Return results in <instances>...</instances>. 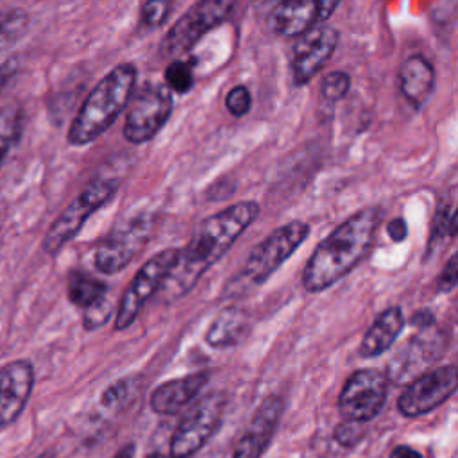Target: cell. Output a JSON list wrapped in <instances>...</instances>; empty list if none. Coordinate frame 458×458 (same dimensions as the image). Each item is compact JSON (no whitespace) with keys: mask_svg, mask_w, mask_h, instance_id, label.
<instances>
[{"mask_svg":"<svg viewBox=\"0 0 458 458\" xmlns=\"http://www.w3.org/2000/svg\"><path fill=\"white\" fill-rule=\"evenodd\" d=\"M193 63V59L184 55L170 61V64L165 68V86L179 95L188 93L195 84Z\"/></svg>","mask_w":458,"mask_h":458,"instance_id":"24","label":"cell"},{"mask_svg":"<svg viewBox=\"0 0 458 458\" xmlns=\"http://www.w3.org/2000/svg\"><path fill=\"white\" fill-rule=\"evenodd\" d=\"M111 315H113V304L107 297H102L100 301L84 308L82 326L86 331H95L100 326H104L111 318Z\"/></svg>","mask_w":458,"mask_h":458,"instance_id":"29","label":"cell"},{"mask_svg":"<svg viewBox=\"0 0 458 458\" xmlns=\"http://www.w3.org/2000/svg\"><path fill=\"white\" fill-rule=\"evenodd\" d=\"M381 222V209L363 208L338 224L311 252L302 270V286L320 293L344 279L370 252Z\"/></svg>","mask_w":458,"mask_h":458,"instance_id":"2","label":"cell"},{"mask_svg":"<svg viewBox=\"0 0 458 458\" xmlns=\"http://www.w3.org/2000/svg\"><path fill=\"white\" fill-rule=\"evenodd\" d=\"M458 386L456 365H444L413 377L397 399V410L404 417H420L445 403Z\"/></svg>","mask_w":458,"mask_h":458,"instance_id":"12","label":"cell"},{"mask_svg":"<svg viewBox=\"0 0 458 458\" xmlns=\"http://www.w3.org/2000/svg\"><path fill=\"white\" fill-rule=\"evenodd\" d=\"M386 233L392 238V242L401 243L406 240L408 236V224L403 216H394L388 224H386Z\"/></svg>","mask_w":458,"mask_h":458,"instance_id":"34","label":"cell"},{"mask_svg":"<svg viewBox=\"0 0 458 458\" xmlns=\"http://www.w3.org/2000/svg\"><path fill=\"white\" fill-rule=\"evenodd\" d=\"M399 89L411 107H422L435 89V68L420 54H413L399 66Z\"/></svg>","mask_w":458,"mask_h":458,"instance_id":"19","label":"cell"},{"mask_svg":"<svg viewBox=\"0 0 458 458\" xmlns=\"http://www.w3.org/2000/svg\"><path fill=\"white\" fill-rule=\"evenodd\" d=\"M388 379L377 369H360L344 383L338 395V411L347 420L369 422L385 406Z\"/></svg>","mask_w":458,"mask_h":458,"instance_id":"11","label":"cell"},{"mask_svg":"<svg viewBox=\"0 0 458 458\" xmlns=\"http://www.w3.org/2000/svg\"><path fill=\"white\" fill-rule=\"evenodd\" d=\"M23 129V111L18 104L0 109V168L11 148L18 143Z\"/></svg>","mask_w":458,"mask_h":458,"instance_id":"23","label":"cell"},{"mask_svg":"<svg viewBox=\"0 0 458 458\" xmlns=\"http://www.w3.org/2000/svg\"><path fill=\"white\" fill-rule=\"evenodd\" d=\"M20 64L16 57H9L7 61L0 63V93L5 89V86L11 82V79L16 75Z\"/></svg>","mask_w":458,"mask_h":458,"instance_id":"35","label":"cell"},{"mask_svg":"<svg viewBox=\"0 0 458 458\" xmlns=\"http://www.w3.org/2000/svg\"><path fill=\"white\" fill-rule=\"evenodd\" d=\"M179 258V249L170 247L165 249L152 258H148L143 267L136 272L129 286L125 288L120 306L114 318V329L123 331L127 329L140 315L141 308L147 304V301L159 292L165 277L168 276L170 268L175 265Z\"/></svg>","mask_w":458,"mask_h":458,"instance_id":"10","label":"cell"},{"mask_svg":"<svg viewBox=\"0 0 458 458\" xmlns=\"http://www.w3.org/2000/svg\"><path fill=\"white\" fill-rule=\"evenodd\" d=\"M411 326H417L419 329H429L435 324V317L429 310H420L417 313H413V317L410 318Z\"/></svg>","mask_w":458,"mask_h":458,"instance_id":"37","label":"cell"},{"mask_svg":"<svg viewBox=\"0 0 458 458\" xmlns=\"http://www.w3.org/2000/svg\"><path fill=\"white\" fill-rule=\"evenodd\" d=\"M34 386V369L27 360H14L0 369V428L14 422L27 406Z\"/></svg>","mask_w":458,"mask_h":458,"instance_id":"15","label":"cell"},{"mask_svg":"<svg viewBox=\"0 0 458 458\" xmlns=\"http://www.w3.org/2000/svg\"><path fill=\"white\" fill-rule=\"evenodd\" d=\"M342 0H317V7H318V23H326L331 14L336 11L338 4Z\"/></svg>","mask_w":458,"mask_h":458,"instance_id":"36","label":"cell"},{"mask_svg":"<svg viewBox=\"0 0 458 458\" xmlns=\"http://www.w3.org/2000/svg\"><path fill=\"white\" fill-rule=\"evenodd\" d=\"M29 25V16L21 9L0 11V52L20 39Z\"/></svg>","mask_w":458,"mask_h":458,"instance_id":"26","label":"cell"},{"mask_svg":"<svg viewBox=\"0 0 458 458\" xmlns=\"http://www.w3.org/2000/svg\"><path fill=\"white\" fill-rule=\"evenodd\" d=\"M249 329V317L243 310L225 308L211 320L206 331V342L215 349L234 347L247 336Z\"/></svg>","mask_w":458,"mask_h":458,"instance_id":"21","label":"cell"},{"mask_svg":"<svg viewBox=\"0 0 458 458\" xmlns=\"http://www.w3.org/2000/svg\"><path fill=\"white\" fill-rule=\"evenodd\" d=\"M236 0H199L166 32L161 54L182 57L204 34L218 27L233 13Z\"/></svg>","mask_w":458,"mask_h":458,"instance_id":"9","label":"cell"},{"mask_svg":"<svg viewBox=\"0 0 458 458\" xmlns=\"http://www.w3.org/2000/svg\"><path fill=\"white\" fill-rule=\"evenodd\" d=\"M147 458H166V456H163V454H159V453H154V454H148Z\"/></svg>","mask_w":458,"mask_h":458,"instance_id":"41","label":"cell"},{"mask_svg":"<svg viewBox=\"0 0 458 458\" xmlns=\"http://www.w3.org/2000/svg\"><path fill=\"white\" fill-rule=\"evenodd\" d=\"M227 397L224 392H211L197 401L179 420L170 438V458H191L218 431Z\"/></svg>","mask_w":458,"mask_h":458,"instance_id":"6","label":"cell"},{"mask_svg":"<svg viewBox=\"0 0 458 458\" xmlns=\"http://www.w3.org/2000/svg\"><path fill=\"white\" fill-rule=\"evenodd\" d=\"M390 458H422V454L419 451H415L410 445H397L392 453Z\"/></svg>","mask_w":458,"mask_h":458,"instance_id":"38","label":"cell"},{"mask_svg":"<svg viewBox=\"0 0 458 458\" xmlns=\"http://www.w3.org/2000/svg\"><path fill=\"white\" fill-rule=\"evenodd\" d=\"M456 234V213H454V208L449 206V204H444L440 206L437 216H435V224H433V231H431V236H429V242H428V249H426V258L429 254H433L438 245H442V242L445 238H454Z\"/></svg>","mask_w":458,"mask_h":458,"instance_id":"25","label":"cell"},{"mask_svg":"<svg viewBox=\"0 0 458 458\" xmlns=\"http://www.w3.org/2000/svg\"><path fill=\"white\" fill-rule=\"evenodd\" d=\"M310 225L302 220H292L274 229L249 254L242 268L245 284H263L308 238Z\"/></svg>","mask_w":458,"mask_h":458,"instance_id":"5","label":"cell"},{"mask_svg":"<svg viewBox=\"0 0 458 458\" xmlns=\"http://www.w3.org/2000/svg\"><path fill=\"white\" fill-rule=\"evenodd\" d=\"M156 227L150 213H140L113 229L95 250V267L98 272L111 276L122 272L148 243Z\"/></svg>","mask_w":458,"mask_h":458,"instance_id":"7","label":"cell"},{"mask_svg":"<svg viewBox=\"0 0 458 458\" xmlns=\"http://www.w3.org/2000/svg\"><path fill=\"white\" fill-rule=\"evenodd\" d=\"M404 326L403 310L399 306L386 308L377 315V318L370 324L367 329L361 345L358 349L361 358H376L383 354L386 349L392 347V344L397 340Z\"/></svg>","mask_w":458,"mask_h":458,"instance_id":"20","label":"cell"},{"mask_svg":"<svg viewBox=\"0 0 458 458\" xmlns=\"http://www.w3.org/2000/svg\"><path fill=\"white\" fill-rule=\"evenodd\" d=\"M283 0H254V7H256V11H259L265 16L272 7H276Z\"/></svg>","mask_w":458,"mask_h":458,"instance_id":"39","label":"cell"},{"mask_svg":"<svg viewBox=\"0 0 458 458\" xmlns=\"http://www.w3.org/2000/svg\"><path fill=\"white\" fill-rule=\"evenodd\" d=\"M284 403L279 395H268L256 410L247 431L238 438L233 458H261L274 438Z\"/></svg>","mask_w":458,"mask_h":458,"instance_id":"16","label":"cell"},{"mask_svg":"<svg viewBox=\"0 0 458 458\" xmlns=\"http://www.w3.org/2000/svg\"><path fill=\"white\" fill-rule=\"evenodd\" d=\"M351 89V77L349 73L342 72V70H335V72H329L322 82H320V93H322V98L331 102V104H336L340 102L342 98H345V95L349 93Z\"/></svg>","mask_w":458,"mask_h":458,"instance_id":"27","label":"cell"},{"mask_svg":"<svg viewBox=\"0 0 458 458\" xmlns=\"http://www.w3.org/2000/svg\"><path fill=\"white\" fill-rule=\"evenodd\" d=\"M224 104H225V109L229 111V114H233L234 118H242L250 111L252 95L247 89V86L238 84L227 91Z\"/></svg>","mask_w":458,"mask_h":458,"instance_id":"30","label":"cell"},{"mask_svg":"<svg viewBox=\"0 0 458 458\" xmlns=\"http://www.w3.org/2000/svg\"><path fill=\"white\" fill-rule=\"evenodd\" d=\"M118 191L116 177H95L61 211L43 238V250L55 256L70 240L77 236L86 220L104 208Z\"/></svg>","mask_w":458,"mask_h":458,"instance_id":"4","label":"cell"},{"mask_svg":"<svg viewBox=\"0 0 458 458\" xmlns=\"http://www.w3.org/2000/svg\"><path fill=\"white\" fill-rule=\"evenodd\" d=\"M66 292H68L70 302L73 306L84 310V308L91 306L93 302L100 301L102 297H106L107 286H106L104 281H100V279H97V277H93L86 272L73 270L68 276Z\"/></svg>","mask_w":458,"mask_h":458,"instance_id":"22","label":"cell"},{"mask_svg":"<svg viewBox=\"0 0 458 458\" xmlns=\"http://www.w3.org/2000/svg\"><path fill=\"white\" fill-rule=\"evenodd\" d=\"M123 136L132 145L150 141L166 123L174 109L172 91L165 84H145L127 104Z\"/></svg>","mask_w":458,"mask_h":458,"instance_id":"8","label":"cell"},{"mask_svg":"<svg viewBox=\"0 0 458 458\" xmlns=\"http://www.w3.org/2000/svg\"><path fill=\"white\" fill-rule=\"evenodd\" d=\"M38 458H47V456H43V454H41V456H38Z\"/></svg>","mask_w":458,"mask_h":458,"instance_id":"42","label":"cell"},{"mask_svg":"<svg viewBox=\"0 0 458 458\" xmlns=\"http://www.w3.org/2000/svg\"><path fill=\"white\" fill-rule=\"evenodd\" d=\"M267 23L272 32L284 38L301 36L318 23L317 0H283L267 14Z\"/></svg>","mask_w":458,"mask_h":458,"instance_id":"17","label":"cell"},{"mask_svg":"<svg viewBox=\"0 0 458 458\" xmlns=\"http://www.w3.org/2000/svg\"><path fill=\"white\" fill-rule=\"evenodd\" d=\"M340 41V32L329 23H320L302 32L292 52V75L295 86L308 84L331 59Z\"/></svg>","mask_w":458,"mask_h":458,"instance_id":"13","label":"cell"},{"mask_svg":"<svg viewBox=\"0 0 458 458\" xmlns=\"http://www.w3.org/2000/svg\"><path fill=\"white\" fill-rule=\"evenodd\" d=\"M259 204L240 200L204 218L190 243L179 249V258L165 277L159 293L172 302L186 295L197 281L234 245L243 231L256 220Z\"/></svg>","mask_w":458,"mask_h":458,"instance_id":"1","label":"cell"},{"mask_svg":"<svg viewBox=\"0 0 458 458\" xmlns=\"http://www.w3.org/2000/svg\"><path fill=\"white\" fill-rule=\"evenodd\" d=\"M208 379V372H195L165 381L150 394V408L159 415H174L199 395Z\"/></svg>","mask_w":458,"mask_h":458,"instance_id":"18","label":"cell"},{"mask_svg":"<svg viewBox=\"0 0 458 458\" xmlns=\"http://www.w3.org/2000/svg\"><path fill=\"white\" fill-rule=\"evenodd\" d=\"M132 390H134L132 377H125V379L113 383L102 395V406L109 408V410L122 408L131 399Z\"/></svg>","mask_w":458,"mask_h":458,"instance_id":"31","label":"cell"},{"mask_svg":"<svg viewBox=\"0 0 458 458\" xmlns=\"http://www.w3.org/2000/svg\"><path fill=\"white\" fill-rule=\"evenodd\" d=\"M138 70L122 63L109 70L88 93L68 129V143L84 147L102 136L127 107L136 89Z\"/></svg>","mask_w":458,"mask_h":458,"instance_id":"3","label":"cell"},{"mask_svg":"<svg viewBox=\"0 0 458 458\" xmlns=\"http://www.w3.org/2000/svg\"><path fill=\"white\" fill-rule=\"evenodd\" d=\"M422 333L411 336L406 345L392 358L386 379L394 383H406L422 374L424 367L435 361L444 351V338L440 333L420 329Z\"/></svg>","mask_w":458,"mask_h":458,"instance_id":"14","label":"cell"},{"mask_svg":"<svg viewBox=\"0 0 458 458\" xmlns=\"http://www.w3.org/2000/svg\"><path fill=\"white\" fill-rule=\"evenodd\" d=\"M458 283V265H456V254H451L447 263L444 265L438 279H437V292L438 293H449L454 290Z\"/></svg>","mask_w":458,"mask_h":458,"instance_id":"33","label":"cell"},{"mask_svg":"<svg viewBox=\"0 0 458 458\" xmlns=\"http://www.w3.org/2000/svg\"><path fill=\"white\" fill-rule=\"evenodd\" d=\"M174 0H145L141 5V23L148 29L159 27L170 14Z\"/></svg>","mask_w":458,"mask_h":458,"instance_id":"28","label":"cell"},{"mask_svg":"<svg viewBox=\"0 0 458 458\" xmlns=\"http://www.w3.org/2000/svg\"><path fill=\"white\" fill-rule=\"evenodd\" d=\"M134 445L132 444H125L123 447H120V451L113 456V458H134Z\"/></svg>","mask_w":458,"mask_h":458,"instance_id":"40","label":"cell"},{"mask_svg":"<svg viewBox=\"0 0 458 458\" xmlns=\"http://www.w3.org/2000/svg\"><path fill=\"white\" fill-rule=\"evenodd\" d=\"M367 433L365 422H358V420H347L344 419L336 428H335V440L344 445V447H352L356 445Z\"/></svg>","mask_w":458,"mask_h":458,"instance_id":"32","label":"cell"}]
</instances>
